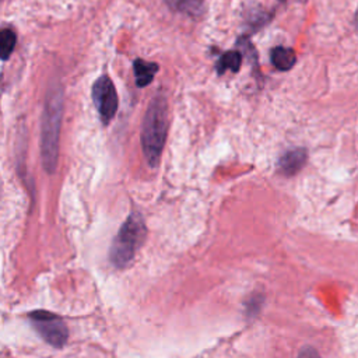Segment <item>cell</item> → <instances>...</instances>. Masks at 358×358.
<instances>
[{
    "label": "cell",
    "instance_id": "6da1fadb",
    "mask_svg": "<svg viewBox=\"0 0 358 358\" xmlns=\"http://www.w3.org/2000/svg\"><path fill=\"white\" fill-rule=\"evenodd\" d=\"M64 92L62 85L55 83L48 88L42 113L41 131V152L45 171L52 175L57 166L59 155V133L63 116Z\"/></svg>",
    "mask_w": 358,
    "mask_h": 358
},
{
    "label": "cell",
    "instance_id": "7a4b0ae2",
    "mask_svg": "<svg viewBox=\"0 0 358 358\" xmlns=\"http://www.w3.org/2000/svg\"><path fill=\"white\" fill-rule=\"evenodd\" d=\"M168 133V103L162 94L155 95L143 119L141 147L150 166H157Z\"/></svg>",
    "mask_w": 358,
    "mask_h": 358
},
{
    "label": "cell",
    "instance_id": "3957f363",
    "mask_svg": "<svg viewBox=\"0 0 358 358\" xmlns=\"http://www.w3.org/2000/svg\"><path fill=\"white\" fill-rule=\"evenodd\" d=\"M145 239V224L138 213H131L122 224L110 245V262L115 267H126L136 256V252Z\"/></svg>",
    "mask_w": 358,
    "mask_h": 358
},
{
    "label": "cell",
    "instance_id": "277c9868",
    "mask_svg": "<svg viewBox=\"0 0 358 358\" xmlns=\"http://www.w3.org/2000/svg\"><path fill=\"white\" fill-rule=\"evenodd\" d=\"M35 331L50 345L63 347L69 338L63 319L48 310H34L28 315Z\"/></svg>",
    "mask_w": 358,
    "mask_h": 358
},
{
    "label": "cell",
    "instance_id": "5b68a950",
    "mask_svg": "<svg viewBox=\"0 0 358 358\" xmlns=\"http://www.w3.org/2000/svg\"><path fill=\"white\" fill-rule=\"evenodd\" d=\"M91 96L99 119L103 124H108L116 115L119 99L112 80L108 76H101L95 80L91 90Z\"/></svg>",
    "mask_w": 358,
    "mask_h": 358
},
{
    "label": "cell",
    "instance_id": "8992f818",
    "mask_svg": "<svg viewBox=\"0 0 358 358\" xmlns=\"http://www.w3.org/2000/svg\"><path fill=\"white\" fill-rule=\"evenodd\" d=\"M306 150L305 148H292L288 150L287 152H284L281 155V158L278 159V168L280 171L287 175H295L296 172L301 171V168L305 165L306 162Z\"/></svg>",
    "mask_w": 358,
    "mask_h": 358
},
{
    "label": "cell",
    "instance_id": "52a82bcc",
    "mask_svg": "<svg viewBox=\"0 0 358 358\" xmlns=\"http://www.w3.org/2000/svg\"><path fill=\"white\" fill-rule=\"evenodd\" d=\"M159 66L157 63L152 62H147L143 59H136L133 62V71H134V77H136V85L137 87H145L148 85L152 80L155 73L158 71Z\"/></svg>",
    "mask_w": 358,
    "mask_h": 358
},
{
    "label": "cell",
    "instance_id": "ba28073f",
    "mask_svg": "<svg viewBox=\"0 0 358 358\" xmlns=\"http://www.w3.org/2000/svg\"><path fill=\"white\" fill-rule=\"evenodd\" d=\"M270 57H271V63L274 64V67L281 70V71L289 70L296 62L295 52L292 49L284 48V46L273 48L271 53H270Z\"/></svg>",
    "mask_w": 358,
    "mask_h": 358
},
{
    "label": "cell",
    "instance_id": "9c48e42d",
    "mask_svg": "<svg viewBox=\"0 0 358 358\" xmlns=\"http://www.w3.org/2000/svg\"><path fill=\"white\" fill-rule=\"evenodd\" d=\"M165 1L172 10L190 17L200 15L204 7V0H165Z\"/></svg>",
    "mask_w": 358,
    "mask_h": 358
},
{
    "label": "cell",
    "instance_id": "30bf717a",
    "mask_svg": "<svg viewBox=\"0 0 358 358\" xmlns=\"http://www.w3.org/2000/svg\"><path fill=\"white\" fill-rule=\"evenodd\" d=\"M241 64H242V55L235 50H228L218 59L215 69H217L218 74H224L227 70L236 73V71H239Z\"/></svg>",
    "mask_w": 358,
    "mask_h": 358
},
{
    "label": "cell",
    "instance_id": "8fae6325",
    "mask_svg": "<svg viewBox=\"0 0 358 358\" xmlns=\"http://www.w3.org/2000/svg\"><path fill=\"white\" fill-rule=\"evenodd\" d=\"M17 42V36L15 32L10 28H4L0 32V52H1V59L7 60L8 56L11 55V52L14 50Z\"/></svg>",
    "mask_w": 358,
    "mask_h": 358
},
{
    "label": "cell",
    "instance_id": "7c38bea8",
    "mask_svg": "<svg viewBox=\"0 0 358 358\" xmlns=\"http://www.w3.org/2000/svg\"><path fill=\"white\" fill-rule=\"evenodd\" d=\"M298 358H322V357L319 355V352L313 347L305 345V347L301 348V351L298 354Z\"/></svg>",
    "mask_w": 358,
    "mask_h": 358
},
{
    "label": "cell",
    "instance_id": "4fadbf2b",
    "mask_svg": "<svg viewBox=\"0 0 358 358\" xmlns=\"http://www.w3.org/2000/svg\"><path fill=\"white\" fill-rule=\"evenodd\" d=\"M355 25H357V29H358V13H357V17H355Z\"/></svg>",
    "mask_w": 358,
    "mask_h": 358
}]
</instances>
